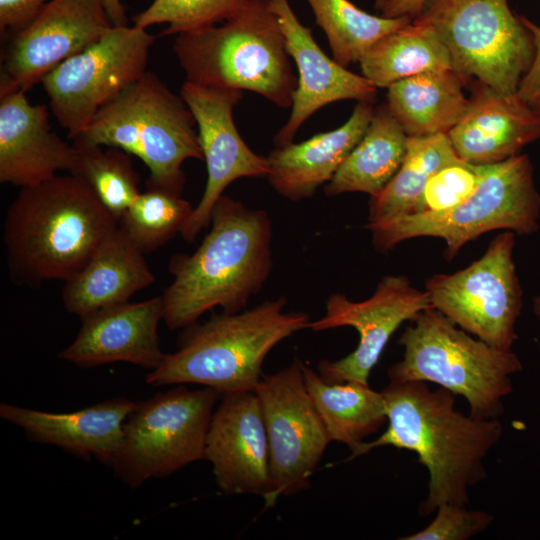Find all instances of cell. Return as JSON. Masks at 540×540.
<instances>
[{
	"label": "cell",
	"mask_w": 540,
	"mask_h": 540,
	"mask_svg": "<svg viewBox=\"0 0 540 540\" xmlns=\"http://www.w3.org/2000/svg\"><path fill=\"white\" fill-rule=\"evenodd\" d=\"M81 320L76 338L58 355L61 360L83 368L128 362L150 371L164 361L158 336L163 320L161 295L105 307Z\"/></svg>",
	"instance_id": "obj_19"
},
{
	"label": "cell",
	"mask_w": 540,
	"mask_h": 540,
	"mask_svg": "<svg viewBox=\"0 0 540 540\" xmlns=\"http://www.w3.org/2000/svg\"><path fill=\"white\" fill-rule=\"evenodd\" d=\"M50 0H0L1 34L14 35L24 29Z\"/></svg>",
	"instance_id": "obj_36"
},
{
	"label": "cell",
	"mask_w": 540,
	"mask_h": 540,
	"mask_svg": "<svg viewBox=\"0 0 540 540\" xmlns=\"http://www.w3.org/2000/svg\"><path fill=\"white\" fill-rule=\"evenodd\" d=\"M246 0H153L148 8L133 17L134 26L147 29L168 24L162 36L178 35L207 28L233 16Z\"/></svg>",
	"instance_id": "obj_33"
},
{
	"label": "cell",
	"mask_w": 540,
	"mask_h": 540,
	"mask_svg": "<svg viewBox=\"0 0 540 540\" xmlns=\"http://www.w3.org/2000/svg\"><path fill=\"white\" fill-rule=\"evenodd\" d=\"M155 281L144 253L119 228L88 262L64 281L65 309L80 318L105 307L128 302Z\"/></svg>",
	"instance_id": "obj_24"
},
{
	"label": "cell",
	"mask_w": 540,
	"mask_h": 540,
	"mask_svg": "<svg viewBox=\"0 0 540 540\" xmlns=\"http://www.w3.org/2000/svg\"><path fill=\"white\" fill-rule=\"evenodd\" d=\"M285 296L239 312L213 314L185 328L175 352L146 375L151 386L200 384L222 395L254 391L267 354L282 340L308 328L309 315L285 312Z\"/></svg>",
	"instance_id": "obj_4"
},
{
	"label": "cell",
	"mask_w": 540,
	"mask_h": 540,
	"mask_svg": "<svg viewBox=\"0 0 540 540\" xmlns=\"http://www.w3.org/2000/svg\"><path fill=\"white\" fill-rule=\"evenodd\" d=\"M484 171L485 164L462 159L442 167L429 178L407 214L443 212L458 206L476 190Z\"/></svg>",
	"instance_id": "obj_34"
},
{
	"label": "cell",
	"mask_w": 540,
	"mask_h": 540,
	"mask_svg": "<svg viewBox=\"0 0 540 540\" xmlns=\"http://www.w3.org/2000/svg\"><path fill=\"white\" fill-rule=\"evenodd\" d=\"M425 3L426 0H389L381 15L389 18L410 16L414 19L421 13Z\"/></svg>",
	"instance_id": "obj_38"
},
{
	"label": "cell",
	"mask_w": 540,
	"mask_h": 540,
	"mask_svg": "<svg viewBox=\"0 0 540 540\" xmlns=\"http://www.w3.org/2000/svg\"><path fill=\"white\" fill-rule=\"evenodd\" d=\"M180 95L195 118L207 167L203 195L180 233L192 242L210 225L212 209L226 187L239 178L266 177L269 163L267 157L256 154L245 143L234 123L233 108L243 91L185 80Z\"/></svg>",
	"instance_id": "obj_16"
},
{
	"label": "cell",
	"mask_w": 540,
	"mask_h": 540,
	"mask_svg": "<svg viewBox=\"0 0 540 540\" xmlns=\"http://www.w3.org/2000/svg\"><path fill=\"white\" fill-rule=\"evenodd\" d=\"M173 50L186 81L247 90L281 108L292 106L298 78L269 0H246L221 25L178 34Z\"/></svg>",
	"instance_id": "obj_5"
},
{
	"label": "cell",
	"mask_w": 540,
	"mask_h": 540,
	"mask_svg": "<svg viewBox=\"0 0 540 540\" xmlns=\"http://www.w3.org/2000/svg\"><path fill=\"white\" fill-rule=\"evenodd\" d=\"M72 143L122 149L148 168L146 188L181 196L186 181L183 163L204 161L190 108L149 71L102 107Z\"/></svg>",
	"instance_id": "obj_6"
},
{
	"label": "cell",
	"mask_w": 540,
	"mask_h": 540,
	"mask_svg": "<svg viewBox=\"0 0 540 540\" xmlns=\"http://www.w3.org/2000/svg\"><path fill=\"white\" fill-rule=\"evenodd\" d=\"M217 486L226 494H254L272 504L269 445L255 391L222 395L214 410L204 450Z\"/></svg>",
	"instance_id": "obj_17"
},
{
	"label": "cell",
	"mask_w": 540,
	"mask_h": 540,
	"mask_svg": "<svg viewBox=\"0 0 540 540\" xmlns=\"http://www.w3.org/2000/svg\"><path fill=\"white\" fill-rule=\"evenodd\" d=\"M269 2L298 70L290 116L274 137V144L280 147L292 143L304 122L323 106L348 99L373 101L377 87L329 58L314 40L311 29L300 22L289 0Z\"/></svg>",
	"instance_id": "obj_18"
},
{
	"label": "cell",
	"mask_w": 540,
	"mask_h": 540,
	"mask_svg": "<svg viewBox=\"0 0 540 540\" xmlns=\"http://www.w3.org/2000/svg\"><path fill=\"white\" fill-rule=\"evenodd\" d=\"M135 404L118 397L70 413H53L2 402L0 417L20 427L31 441L111 466L121 446L124 423Z\"/></svg>",
	"instance_id": "obj_22"
},
{
	"label": "cell",
	"mask_w": 540,
	"mask_h": 540,
	"mask_svg": "<svg viewBox=\"0 0 540 540\" xmlns=\"http://www.w3.org/2000/svg\"><path fill=\"white\" fill-rule=\"evenodd\" d=\"M359 64L363 76L377 88L419 73L452 69L450 53L437 33L413 22L380 38Z\"/></svg>",
	"instance_id": "obj_28"
},
{
	"label": "cell",
	"mask_w": 540,
	"mask_h": 540,
	"mask_svg": "<svg viewBox=\"0 0 540 540\" xmlns=\"http://www.w3.org/2000/svg\"><path fill=\"white\" fill-rule=\"evenodd\" d=\"M473 83L465 114L447 133L460 159L473 164L502 162L540 138V113L516 93L504 95Z\"/></svg>",
	"instance_id": "obj_21"
},
{
	"label": "cell",
	"mask_w": 540,
	"mask_h": 540,
	"mask_svg": "<svg viewBox=\"0 0 540 540\" xmlns=\"http://www.w3.org/2000/svg\"><path fill=\"white\" fill-rule=\"evenodd\" d=\"M117 227L90 187L76 176L56 175L20 188L4 220L10 278L28 287L66 281Z\"/></svg>",
	"instance_id": "obj_3"
},
{
	"label": "cell",
	"mask_w": 540,
	"mask_h": 540,
	"mask_svg": "<svg viewBox=\"0 0 540 540\" xmlns=\"http://www.w3.org/2000/svg\"><path fill=\"white\" fill-rule=\"evenodd\" d=\"M381 392L388 426L347 460L383 446L412 451L429 474L419 514L427 516L444 503L466 505L469 488L486 478L484 460L503 434L499 418L465 415L455 408V394L432 390L426 382L389 381Z\"/></svg>",
	"instance_id": "obj_1"
},
{
	"label": "cell",
	"mask_w": 540,
	"mask_h": 540,
	"mask_svg": "<svg viewBox=\"0 0 540 540\" xmlns=\"http://www.w3.org/2000/svg\"><path fill=\"white\" fill-rule=\"evenodd\" d=\"M373 101H359L340 127L314 135L300 143L274 148L267 156V179L282 197L301 201L327 184L365 134L373 112Z\"/></svg>",
	"instance_id": "obj_23"
},
{
	"label": "cell",
	"mask_w": 540,
	"mask_h": 540,
	"mask_svg": "<svg viewBox=\"0 0 540 540\" xmlns=\"http://www.w3.org/2000/svg\"><path fill=\"white\" fill-rule=\"evenodd\" d=\"M458 160L448 134L408 137L406 154L398 171L378 194L370 197L368 221L407 214L429 178Z\"/></svg>",
	"instance_id": "obj_29"
},
{
	"label": "cell",
	"mask_w": 540,
	"mask_h": 540,
	"mask_svg": "<svg viewBox=\"0 0 540 540\" xmlns=\"http://www.w3.org/2000/svg\"><path fill=\"white\" fill-rule=\"evenodd\" d=\"M105 8L109 20L114 26H125L128 24L125 7L121 0H100Z\"/></svg>",
	"instance_id": "obj_39"
},
{
	"label": "cell",
	"mask_w": 540,
	"mask_h": 540,
	"mask_svg": "<svg viewBox=\"0 0 540 540\" xmlns=\"http://www.w3.org/2000/svg\"><path fill=\"white\" fill-rule=\"evenodd\" d=\"M389 0H374V7L378 11H382Z\"/></svg>",
	"instance_id": "obj_41"
},
{
	"label": "cell",
	"mask_w": 540,
	"mask_h": 540,
	"mask_svg": "<svg viewBox=\"0 0 540 540\" xmlns=\"http://www.w3.org/2000/svg\"><path fill=\"white\" fill-rule=\"evenodd\" d=\"M520 19L532 34L535 53L532 65L523 77L516 94L530 108L540 113V26L525 16H520Z\"/></svg>",
	"instance_id": "obj_37"
},
{
	"label": "cell",
	"mask_w": 540,
	"mask_h": 540,
	"mask_svg": "<svg viewBox=\"0 0 540 540\" xmlns=\"http://www.w3.org/2000/svg\"><path fill=\"white\" fill-rule=\"evenodd\" d=\"M155 39L144 28L112 26L97 42L46 75L41 84L50 110L69 139L147 72Z\"/></svg>",
	"instance_id": "obj_11"
},
{
	"label": "cell",
	"mask_w": 540,
	"mask_h": 540,
	"mask_svg": "<svg viewBox=\"0 0 540 540\" xmlns=\"http://www.w3.org/2000/svg\"><path fill=\"white\" fill-rule=\"evenodd\" d=\"M540 194L533 165L526 154L485 164L476 190L458 206L443 212L405 214L367 222L374 247L387 252L397 244L422 236L444 240V255L452 259L469 241L493 230L530 235L539 229Z\"/></svg>",
	"instance_id": "obj_8"
},
{
	"label": "cell",
	"mask_w": 540,
	"mask_h": 540,
	"mask_svg": "<svg viewBox=\"0 0 540 540\" xmlns=\"http://www.w3.org/2000/svg\"><path fill=\"white\" fill-rule=\"evenodd\" d=\"M210 224L194 253L170 261L174 278L161 295L169 329L186 328L216 307L228 313L243 310L269 278L272 222L266 211L223 194Z\"/></svg>",
	"instance_id": "obj_2"
},
{
	"label": "cell",
	"mask_w": 540,
	"mask_h": 540,
	"mask_svg": "<svg viewBox=\"0 0 540 540\" xmlns=\"http://www.w3.org/2000/svg\"><path fill=\"white\" fill-rule=\"evenodd\" d=\"M73 145L51 129L48 108L30 103L25 91L0 95V182L37 185L70 171Z\"/></svg>",
	"instance_id": "obj_20"
},
{
	"label": "cell",
	"mask_w": 540,
	"mask_h": 540,
	"mask_svg": "<svg viewBox=\"0 0 540 540\" xmlns=\"http://www.w3.org/2000/svg\"><path fill=\"white\" fill-rule=\"evenodd\" d=\"M433 308L427 292L413 287L401 275L383 277L373 295L364 301H352L345 294L334 293L326 301V312L308 328L323 331L343 326L359 333L357 348L347 356L322 360L318 373L327 383L357 382L368 384L372 369L399 326L421 311Z\"/></svg>",
	"instance_id": "obj_14"
},
{
	"label": "cell",
	"mask_w": 540,
	"mask_h": 540,
	"mask_svg": "<svg viewBox=\"0 0 540 540\" xmlns=\"http://www.w3.org/2000/svg\"><path fill=\"white\" fill-rule=\"evenodd\" d=\"M436 510V516L429 525L400 539L467 540L486 530L494 520L492 514L470 510L462 504L444 503Z\"/></svg>",
	"instance_id": "obj_35"
},
{
	"label": "cell",
	"mask_w": 540,
	"mask_h": 540,
	"mask_svg": "<svg viewBox=\"0 0 540 540\" xmlns=\"http://www.w3.org/2000/svg\"><path fill=\"white\" fill-rule=\"evenodd\" d=\"M412 22L437 33L464 84L515 94L534 59L532 34L508 0H426Z\"/></svg>",
	"instance_id": "obj_9"
},
{
	"label": "cell",
	"mask_w": 540,
	"mask_h": 540,
	"mask_svg": "<svg viewBox=\"0 0 540 540\" xmlns=\"http://www.w3.org/2000/svg\"><path fill=\"white\" fill-rule=\"evenodd\" d=\"M399 344L403 358L388 369L389 381L435 383L465 398L470 415L499 418L512 393L511 376L522 370L519 357L471 336L434 308L418 313Z\"/></svg>",
	"instance_id": "obj_7"
},
{
	"label": "cell",
	"mask_w": 540,
	"mask_h": 540,
	"mask_svg": "<svg viewBox=\"0 0 540 540\" xmlns=\"http://www.w3.org/2000/svg\"><path fill=\"white\" fill-rule=\"evenodd\" d=\"M193 209L181 195L146 188L124 212L118 226L145 254L181 233Z\"/></svg>",
	"instance_id": "obj_32"
},
{
	"label": "cell",
	"mask_w": 540,
	"mask_h": 540,
	"mask_svg": "<svg viewBox=\"0 0 540 540\" xmlns=\"http://www.w3.org/2000/svg\"><path fill=\"white\" fill-rule=\"evenodd\" d=\"M72 145L75 155L69 174L83 180L118 223L141 192L131 154L116 147Z\"/></svg>",
	"instance_id": "obj_31"
},
{
	"label": "cell",
	"mask_w": 540,
	"mask_h": 540,
	"mask_svg": "<svg viewBox=\"0 0 540 540\" xmlns=\"http://www.w3.org/2000/svg\"><path fill=\"white\" fill-rule=\"evenodd\" d=\"M304 363L263 375L255 388L269 445L272 504L310 487L331 442L305 386Z\"/></svg>",
	"instance_id": "obj_13"
},
{
	"label": "cell",
	"mask_w": 540,
	"mask_h": 540,
	"mask_svg": "<svg viewBox=\"0 0 540 540\" xmlns=\"http://www.w3.org/2000/svg\"><path fill=\"white\" fill-rule=\"evenodd\" d=\"M407 141V134L386 103L374 108L365 134L325 185V195L363 192L371 197L378 194L401 166Z\"/></svg>",
	"instance_id": "obj_26"
},
{
	"label": "cell",
	"mask_w": 540,
	"mask_h": 540,
	"mask_svg": "<svg viewBox=\"0 0 540 540\" xmlns=\"http://www.w3.org/2000/svg\"><path fill=\"white\" fill-rule=\"evenodd\" d=\"M112 26L100 0H50L24 29L11 35L1 61L0 95L29 91Z\"/></svg>",
	"instance_id": "obj_15"
},
{
	"label": "cell",
	"mask_w": 540,
	"mask_h": 540,
	"mask_svg": "<svg viewBox=\"0 0 540 540\" xmlns=\"http://www.w3.org/2000/svg\"><path fill=\"white\" fill-rule=\"evenodd\" d=\"M221 397L210 387L189 390L178 384L136 402L111 465L117 478L137 488L203 460L210 421Z\"/></svg>",
	"instance_id": "obj_10"
},
{
	"label": "cell",
	"mask_w": 540,
	"mask_h": 540,
	"mask_svg": "<svg viewBox=\"0 0 540 540\" xmlns=\"http://www.w3.org/2000/svg\"><path fill=\"white\" fill-rule=\"evenodd\" d=\"M464 85L453 69L419 73L390 85L386 105L408 137L447 134L468 108Z\"/></svg>",
	"instance_id": "obj_25"
},
{
	"label": "cell",
	"mask_w": 540,
	"mask_h": 540,
	"mask_svg": "<svg viewBox=\"0 0 540 540\" xmlns=\"http://www.w3.org/2000/svg\"><path fill=\"white\" fill-rule=\"evenodd\" d=\"M533 312L540 320V296H536L533 299Z\"/></svg>",
	"instance_id": "obj_40"
},
{
	"label": "cell",
	"mask_w": 540,
	"mask_h": 540,
	"mask_svg": "<svg viewBox=\"0 0 540 540\" xmlns=\"http://www.w3.org/2000/svg\"><path fill=\"white\" fill-rule=\"evenodd\" d=\"M515 233L504 231L485 253L452 274H434L425 284L431 305L476 338L511 350L522 308V288L513 261Z\"/></svg>",
	"instance_id": "obj_12"
},
{
	"label": "cell",
	"mask_w": 540,
	"mask_h": 540,
	"mask_svg": "<svg viewBox=\"0 0 540 540\" xmlns=\"http://www.w3.org/2000/svg\"><path fill=\"white\" fill-rule=\"evenodd\" d=\"M306 1L327 37L333 59L344 67L359 62L380 38L413 21L410 16L372 15L349 0Z\"/></svg>",
	"instance_id": "obj_30"
},
{
	"label": "cell",
	"mask_w": 540,
	"mask_h": 540,
	"mask_svg": "<svg viewBox=\"0 0 540 540\" xmlns=\"http://www.w3.org/2000/svg\"><path fill=\"white\" fill-rule=\"evenodd\" d=\"M303 372L306 389L331 442L345 444L352 454L387 423L382 392L357 382L327 383L305 364Z\"/></svg>",
	"instance_id": "obj_27"
}]
</instances>
